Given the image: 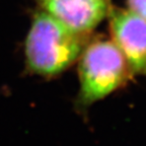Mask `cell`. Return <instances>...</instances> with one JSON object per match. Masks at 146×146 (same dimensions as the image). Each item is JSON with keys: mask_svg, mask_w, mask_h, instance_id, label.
<instances>
[{"mask_svg": "<svg viewBox=\"0 0 146 146\" xmlns=\"http://www.w3.org/2000/svg\"><path fill=\"white\" fill-rule=\"evenodd\" d=\"M108 16L112 42L132 72L146 75V21L129 9L114 7Z\"/></svg>", "mask_w": 146, "mask_h": 146, "instance_id": "3", "label": "cell"}, {"mask_svg": "<svg viewBox=\"0 0 146 146\" xmlns=\"http://www.w3.org/2000/svg\"><path fill=\"white\" fill-rule=\"evenodd\" d=\"M36 2L43 11L83 35L94 30L112 8L110 0H36Z\"/></svg>", "mask_w": 146, "mask_h": 146, "instance_id": "4", "label": "cell"}, {"mask_svg": "<svg viewBox=\"0 0 146 146\" xmlns=\"http://www.w3.org/2000/svg\"><path fill=\"white\" fill-rule=\"evenodd\" d=\"M86 40L47 12H36L25 44L27 68L43 77L59 75L79 58Z\"/></svg>", "mask_w": 146, "mask_h": 146, "instance_id": "1", "label": "cell"}, {"mask_svg": "<svg viewBox=\"0 0 146 146\" xmlns=\"http://www.w3.org/2000/svg\"><path fill=\"white\" fill-rule=\"evenodd\" d=\"M128 9L146 21V0H127Z\"/></svg>", "mask_w": 146, "mask_h": 146, "instance_id": "5", "label": "cell"}, {"mask_svg": "<svg viewBox=\"0 0 146 146\" xmlns=\"http://www.w3.org/2000/svg\"><path fill=\"white\" fill-rule=\"evenodd\" d=\"M79 100L90 105L121 88L132 74L125 57L112 40H96L86 45L79 56Z\"/></svg>", "mask_w": 146, "mask_h": 146, "instance_id": "2", "label": "cell"}]
</instances>
